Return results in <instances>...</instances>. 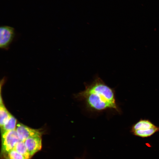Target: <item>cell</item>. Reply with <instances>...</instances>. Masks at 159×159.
<instances>
[{"label": "cell", "mask_w": 159, "mask_h": 159, "mask_svg": "<svg viewBox=\"0 0 159 159\" xmlns=\"http://www.w3.org/2000/svg\"><path fill=\"white\" fill-rule=\"evenodd\" d=\"M74 96L83 101L89 110L99 112L113 110L120 114L122 112L116 102L114 89L107 85L97 75L91 82L85 84L84 90Z\"/></svg>", "instance_id": "obj_1"}, {"label": "cell", "mask_w": 159, "mask_h": 159, "mask_svg": "<svg viewBox=\"0 0 159 159\" xmlns=\"http://www.w3.org/2000/svg\"><path fill=\"white\" fill-rule=\"evenodd\" d=\"M159 131V127L148 119H140L131 127L130 132L137 136L142 138L150 137Z\"/></svg>", "instance_id": "obj_2"}, {"label": "cell", "mask_w": 159, "mask_h": 159, "mask_svg": "<svg viewBox=\"0 0 159 159\" xmlns=\"http://www.w3.org/2000/svg\"><path fill=\"white\" fill-rule=\"evenodd\" d=\"M2 135V150L4 153H8L20 141L16 129L5 132Z\"/></svg>", "instance_id": "obj_3"}, {"label": "cell", "mask_w": 159, "mask_h": 159, "mask_svg": "<svg viewBox=\"0 0 159 159\" xmlns=\"http://www.w3.org/2000/svg\"><path fill=\"white\" fill-rule=\"evenodd\" d=\"M15 35L14 29L8 26H3L0 28V47L8 49Z\"/></svg>", "instance_id": "obj_4"}, {"label": "cell", "mask_w": 159, "mask_h": 159, "mask_svg": "<svg viewBox=\"0 0 159 159\" xmlns=\"http://www.w3.org/2000/svg\"><path fill=\"white\" fill-rule=\"evenodd\" d=\"M16 130L20 141L24 142L29 137L42 135L38 130L30 128L21 123L17 124Z\"/></svg>", "instance_id": "obj_5"}, {"label": "cell", "mask_w": 159, "mask_h": 159, "mask_svg": "<svg viewBox=\"0 0 159 159\" xmlns=\"http://www.w3.org/2000/svg\"><path fill=\"white\" fill-rule=\"evenodd\" d=\"M27 150L31 157L40 150L42 148L41 136L29 137L24 142Z\"/></svg>", "instance_id": "obj_6"}, {"label": "cell", "mask_w": 159, "mask_h": 159, "mask_svg": "<svg viewBox=\"0 0 159 159\" xmlns=\"http://www.w3.org/2000/svg\"><path fill=\"white\" fill-rule=\"evenodd\" d=\"M11 115L4 105L1 98L0 104V125L1 127Z\"/></svg>", "instance_id": "obj_7"}, {"label": "cell", "mask_w": 159, "mask_h": 159, "mask_svg": "<svg viewBox=\"0 0 159 159\" xmlns=\"http://www.w3.org/2000/svg\"><path fill=\"white\" fill-rule=\"evenodd\" d=\"M16 125V119L11 115L4 124L1 127L2 129V133L6 132L15 130Z\"/></svg>", "instance_id": "obj_8"}, {"label": "cell", "mask_w": 159, "mask_h": 159, "mask_svg": "<svg viewBox=\"0 0 159 159\" xmlns=\"http://www.w3.org/2000/svg\"><path fill=\"white\" fill-rule=\"evenodd\" d=\"M13 150L22 154L27 159H30L31 157L24 142L20 141L17 143Z\"/></svg>", "instance_id": "obj_9"}, {"label": "cell", "mask_w": 159, "mask_h": 159, "mask_svg": "<svg viewBox=\"0 0 159 159\" xmlns=\"http://www.w3.org/2000/svg\"><path fill=\"white\" fill-rule=\"evenodd\" d=\"M9 159H27L24 156L16 150H12L8 153Z\"/></svg>", "instance_id": "obj_10"}, {"label": "cell", "mask_w": 159, "mask_h": 159, "mask_svg": "<svg viewBox=\"0 0 159 159\" xmlns=\"http://www.w3.org/2000/svg\"></svg>", "instance_id": "obj_11"}]
</instances>
